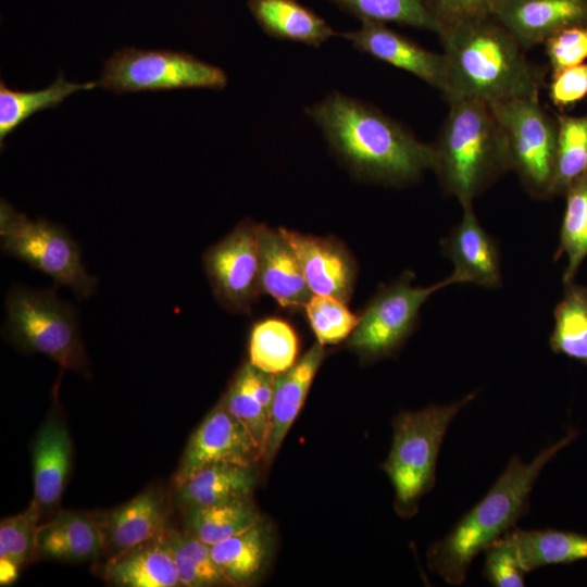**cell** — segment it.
<instances>
[{
	"label": "cell",
	"instance_id": "6da1fadb",
	"mask_svg": "<svg viewBox=\"0 0 587 587\" xmlns=\"http://www.w3.org/2000/svg\"><path fill=\"white\" fill-rule=\"evenodd\" d=\"M305 113L336 157L363 179L405 185L434 167L433 145L355 98L335 91L307 108Z\"/></svg>",
	"mask_w": 587,
	"mask_h": 587
},
{
	"label": "cell",
	"instance_id": "7a4b0ae2",
	"mask_svg": "<svg viewBox=\"0 0 587 587\" xmlns=\"http://www.w3.org/2000/svg\"><path fill=\"white\" fill-rule=\"evenodd\" d=\"M439 37L448 100L463 98L494 104L539 97L538 74L521 45L492 16L446 26Z\"/></svg>",
	"mask_w": 587,
	"mask_h": 587
},
{
	"label": "cell",
	"instance_id": "3957f363",
	"mask_svg": "<svg viewBox=\"0 0 587 587\" xmlns=\"http://www.w3.org/2000/svg\"><path fill=\"white\" fill-rule=\"evenodd\" d=\"M577 434V429H570L529 463L513 455L485 497L445 537L429 547V570L449 585H462L474 558L515 527L516 522L528 512L530 492L540 472Z\"/></svg>",
	"mask_w": 587,
	"mask_h": 587
},
{
	"label": "cell",
	"instance_id": "277c9868",
	"mask_svg": "<svg viewBox=\"0 0 587 587\" xmlns=\"http://www.w3.org/2000/svg\"><path fill=\"white\" fill-rule=\"evenodd\" d=\"M449 111L434 149V167L444 190L472 203L510 168L503 130L488 103L448 100Z\"/></svg>",
	"mask_w": 587,
	"mask_h": 587
},
{
	"label": "cell",
	"instance_id": "5b68a950",
	"mask_svg": "<svg viewBox=\"0 0 587 587\" xmlns=\"http://www.w3.org/2000/svg\"><path fill=\"white\" fill-rule=\"evenodd\" d=\"M477 391L447 404H430L417 411H402L392 422L394 436L389 454L382 465L395 489L398 514L411 516L422 496L436 479L438 454L451 422Z\"/></svg>",
	"mask_w": 587,
	"mask_h": 587
},
{
	"label": "cell",
	"instance_id": "8992f818",
	"mask_svg": "<svg viewBox=\"0 0 587 587\" xmlns=\"http://www.w3.org/2000/svg\"><path fill=\"white\" fill-rule=\"evenodd\" d=\"M5 330L18 348L49 357L64 371L88 374L77 313L51 289L13 286L5 298Z\"/></svg>",
	"mask_w": 587,
	"mask_h": 587
},
{
	"label": "cell",
	"instance_id": "52a82bcc",
	"mask_svg": "<svg viewBox=\"0 0 587 587\" xmlns=\"http://www.w3.org/2000/svg\"><path fill=\"white\" fill-rule=\"evenodd\" d=\"M0 237L3 253L49 276L54 286L68 287L79 299L95 294L98 280L86 271L78 243L63 226L30 220L2 199Z\"/></svg>",
	"mask_w": 587,
	"mask_h": 587
},
{
	"label": "cell",
	"instance_id": "ba28073f",
	"mask_svg": "<svg viewBox=\"0 0 587 587\" xmlns=\"http://www.w3.org/2000/svg\"><path fill=\"white\" fill-rule=\"evenodd\" d=\"M99 85L115 93L210 88L227 85L225 72L195 55L173 50H116L103 64Z\"/></svg>",
	"mask_w": 587,
	"mask_h": 587
},
{
	"label": "cell",
	"instance_id": "9c48e42d",
	"mask_svg": "<svg viewBox=\"0 0 587 587\" xmlns=\"http://www.w3.org/2000/svg\"><path fill=\"white\" fill-rule=\"evenodd\" d=\"M489 105L505 137L510 168L519 175L532 197L550 198L557 123L541 107L539 97L516 98Z\"/></svg>",
	"mask_w": 587,
	"mask_h": 587
},
{
	"label": "cell",
	"instance_id": "30bf717a",
	"mask_svg": "<svg viewBox=\"0 0 587 587\" xmlns=\"http://www.w3.org/2000/svg\"><path fill=\"white\" fill-rule=\"evenodd\" d=\"M412 278L413 274L405 272L382 286L360 316L348 345L362 359L375 361L394 354L414 329L425 301L435 291L459 284L453 274L428 287L412 286Z\"/></svg>",
	"mask_w": 587,
	"mask_h": 587
},
{
	"label": "cell",
	"instance_id": "8fae6325",
	"mask_svg": "<svg viewBox=\"0 0 587 587\" xmlns=\"http://www.w3.org/2000/svg\"><path fill=\"white\" fill-rule=\"evenodd\" d=\"M259 229L243 221L203 255L213 294L229 311H248L261 291Z\"/></svg>",
	"mask_w": 587,
	"mask_h": 587
},
{
	"label": "cell",
	"instance_id": "7c38bea8",
	"mask_svg": "<svg viewBox=\"0 0 587 587\" xmlns=\"http://www.w3.org/2000/svg\"><path fill=\"white\" fill-rule=\"evenodd\" d=\"M262 460L245 426L218 402L190 436L174 475L178 487L198 470L218 463L253 466Z\"/></svg>",
	"mask_w": 587,
	"mask_h": 587
},
{
	"label": "cell",
	"instance_id": "4fadbf2b",
	"mask_svg": "<svg viewBox=\"0 0 587 587\" xmlns=\"http://www.w3.org/2000/svg\"><path fill=\"white\" fill-rule=\"evenodd\" d=\"M361 27L339 34L353 48L419 77L442 93L446 89V62L433 52L384 23L361 21Z\"/></svg>",
	"mask_w": 587,
	"mask_h": 587
},
{
	"label": "cell",
	"instance_id": "5bb4252c",
	"mask_svg": "<svg viewBox=\"0 0 587 587\" xmlns=\"http://www.w3.org/2000/svg\"><path fill=\"white\" fill-rule=\"evenodd\" d=\"M524 49L587 23V0H500L491 15Z\"/></svg>",
	"mask_w": 587,
	"mask_h": 587
},
{
	"label": "cell",
	"instance_id": "9a60e30c",
	"mask_svg": "<svg viewBox=\"0 0 587 587\" xmlns=\"http://www.w3.org/2000/svg\"><path fill=\"white\" fill-rule=\"evenodd\" d=\"M278 230L295 251L312 294L347 302L353 290L355 266L345 248L328 238L284 227Z\"/></svg>",
	"mask_w": 587,
	"mask_h": 587
},
{
	"label": "cell",
	"instance_id": "2e32d148",
	"mask_svg": "<svg viewBox=\"0 0 587 587\" xmlns=\"http://www.w3.org/2000/svg\"><path fill=\"white\" fill-rule=\"evenodd\" d=\"M463 215L441 249L454 264L459 284L472 283L486 288L501 285L500 254L496 240L483 228L472 203L462 204Z\"/></svg>",
	"mask_w": 587,
	"mask_h": 587
},
{
	"label": "cell",
	"instance_id": "e0dca14e",
	"mask_svg": "<svg viewBox=\"0 0 587 587\" xmlns=\"http://www.w3.org/2000/svg\"><path fill=\"white\" fill-rule=\"evenodd\" d=\"M167 515L165 495L155 488L146 489L98 519L104 552L113 558L157 538L167 527Z\"/></svg>",
	"mask_w": 587,
	"mask_h": 587
},
{
	"label": "cell",
	"instance_id": "ac0fdd59",
	"mask_svg": "<svg viewBox=\"0 0 587 587\" xmlns=\"http://www.w3.org/2000/svg\"><path fill=\"white\" fill-rule=\"evenodd\" d=\"M72 464V440L57 414L39 427L33 445L34 501L41 515L54 511L65 489Z\"/></svg>",
	"mask_w": 587,
	"mask_h": 587
},
{
	"label": "cell",
	"instance_id": "d6986e66",
	"mask_svg": "<svg viewBox=\"0 0 587 587\" xmlns=\"http://www.w3.org/2000/svg\"><path fill=\"white\" fill-rule=\"evenodd\" d=\"M325 355L324 346L316 342L289 370L275 376L268 434L262 457L265 465L273 461L300 413Z\"/></svg>",
	"mask_w": 587,
	"mask_h": 587
},
{
	"label": "cell",
	"instance_id": "ffe728a7",
	"mask_svg": "<svg viewBox=\"0 0 587 587\" xmlns=\"http://www.w3.org/2000/svg\"><path fill=\"white\" fill-rule=\"evenodd\" d=\"M104 552V541L97 517L59 511L38 526L36 558L64 562H85Z\"/></svg>",
	"mask_w": 587,
	"mask_h": 587
},
{
	"label": "cell",
	"instance_id": "44dd1931",
	"mask_svg": "<svg viewBox=\"0 0 587 587\" xmlns=\"http://www.w3.org/2000/svg\"><path fill=\"white\" fill-rule=\"evenodd\" d=\"M260 287L280 307H304L313 295L301 264L279 230L260 225Z\"/></svg>",
	"mask_w": 587,
	"mask_h": 587
},
{
	"label": "cell",
	"instance_id": "7402d4cb",
	"mask_svg": "<svg viewBox=\"0 0 587 587\" xmlns=\"http://www.w3.org/2000/svg\"><path fill=\"white\" fill-rule=\"evenodd\" d=\"M107 582L123 587L180 586L173 555L161 535L110 558Z\"/></svg>",
	"mask_w": 587,
	"mask_h": 587
},
{
	"label": "cell",
	"instance_id": "603a6c76",
	"mask_svg": "<svg viewBox=\"0 0 587 587\" xmlns=\"http://www.w3.org/2000/svg\"><path fill=\"white\" fill-rule=\"evenodd\" d=\"M255 486L252 466L218 463L190 475L177 489V501L184 510L249 499Z\"/></svg>",
	"mask_w": 587,
	"mask_h": 587
},
{
	"label": "cell",
	"instance_id": "cb8c5ba5",
	"mask_svg": "<svg viewBox=\"0 0 587 587\" xmlns=\"http://www.w3.org/2000/svg\"><path fill=\"white\" fill-rule=\"evenodd\" d=\"M248 8L268 36L320 47L337 33L297 0H248Z\"/></svg>",
	"mask_w": 587,
	"mask_h": 587
},
{
	"label": "cell",
	"instance_id": "d4e9b609",
	"mask_svg": "<svg viewBox=\"0 0 587 587\" xmlns=\"http://www.w3.org/2000/svg\"><path fill=\"white\" fill-rule=\"evenodd\" d=\"M210 548L213 561L230 585H250L268 564L274 548L273 532L262 521Z\"/></svg>",
	"mask_w": 587,
	"mask_h": 587
},
{
	"label": "cell",
	"instance_id": "484cf974",
	"mask_svg": "<svg viewBox=\"0 0 587 587\" xmlns=\"http://www.w3.org/2000/svg\"><path fill=\"white\" fill-rule=\"evenodd\" d=\"M503 536L515 551L523 570L587 560V536L558 529L511 528Z\"/></svg>",
	"mask_w": 587,
	"mask_h": 587
},
{
	"label": "cell",
	"instance_id": "4316f807",
	"mask_svg": "<svg viewBox=\"0 0 587 587\" xmlns=\"http://www.w3.org/2000/svg\"><path fill=\"white\" fill-rule=\"evenodd\" d=\"M97 82L73 83L67 82L62 74L49 86L39 90L11 89L3 79L0 80V142L14 132L33 114L47 109H53L68 96L80 91L93 89Z\"/></svg>",
	"mask_w": 587,
	"mask_h": 587
},
{
	"label": "cell",
	"instance_id": "83f0119b",
	"mask_svg": "<svg viewBox=\"0 0 587 587\" xmlns=\"http://www.w3.org/2000/svg\"><path fill=\"white\" fill-rule=\"evenodd\" d=\"M554 326L549 346L587 366V286L564 284L562 299L554 311Z\"/></svg>",
	"mask_w": 587,
	"mask_h": 587
},
{
	"label": "cell",
	"instance_id": "f1b7e54d",
	"mask_svg": "<svg viewBox=\"0 0 587 587\" xmlns=\"http://www.w3.org/2000/svg\"><path fill=\"white\" fill-rule=\"evenodd\" d=\"M557 147L550 197L564 195L587 177V114L557 116Z\"/></svg>",
	"mask_w": 587,
	"mask_h": 587
},
{
	"label": "cell",
	"instance_id": "f546056e",
	"mask_svg": "<svg viewBox=\"0 0 587 587\" xmlns=\"http://www.w3.org/2000/svg\"><path fill=\"white\" fill-rule=\"evenodd\" d=\"M170 549L180 582L185 587L229 584L211 555L210 545L187 528L179 532L168 526L161 534Z\"/></svg>",
	"mask_w": 587,
	"mask_h": 587
},
{
	"label": "cell",
	"instance_id": "4dcf8cb0",
	"mask_svg": "<svg viewBox=\"0 0 587 587\" xmlns=\"http://www.w3.org/2000/svg\"><path fill=\"white\" fill-rule=\"evenodd\" d=\"M186 528L208 545H214L262 522L249 499L185 510Z\"/></svg>",
	"mask_w": 587,
	"mask_h": 587
},
{
	"label": "cell",
	"instance_id": "1f68e13d",
	"mask_svg": "<svg viewBox=\"0 0 587 587\" xmlns=\"http://www.w3.org/2000/svg\"><path fill=\"white\" fill-rule=\"evenodd\" d=\"M249 363L271 373L289 370L298 354V337L284 320L272 317L255 323L249 336Z\"/></svg>",
	"mask_w": 587,
	"mask_h": 587
},
{
	"label": "cell",
	"instance_id": "d6a6232c",
	"mask_svg": "<svg viewBox=\"0 0 587 587\" xmlns=\"http://www.w3.org/2000/svg\"><path fill=\"white\" fill-rule=\"evenodd\" d=\"M565 211L560 229L559 248L554 254L567 258L563 283L573 282L576 272L587 257V177L574 183L564 193Z\"/></svg>",
	"mask_w": 587,
	"mask_h": 587
},
{
	"label": "cell",
	"instance_id": "836d02e7",
	"mask_svg": "<svg viewBox=\"0 0 587 587\" xmlns=\"http://www.w3.org/2000/svg\"><path fill=\"white\" fill-rule=\"evenodd\" d=\"M361 21L397 23L440 34L441 25L427 0H334Z\"/></svg>",
	"mask_w": 587,
	"mask_h": 587
},
{
	"label": "cell",
	"instance_id": "e575fe53",
	"mask_svg": "<svg viewBox=\"0 0 587 587\" xmlns=\"http://www.w3.org/2000/svg\"><path fill=\"white\" fill-rule=\"evenodd\" d=\"M309 324L322 346L336 345L351 336L360 316L346 302L332 296L312 295L303 307Z\"/></svg>",
	"mask_w": 587,
	"mask_h": 587
},
{
	"label": "cell",
	"instance_id": "d590c367",
	"mask_svg": "<svg viewBox=\"0 0 587 587\" xmlns=\"http://www.w3.org/2000/svg\"><path fill=\"white\" fill-rule=\"evenodd\" d=\"M40 517V509L32 500L23 512L1 520V559H9L21 567L36 558V535Z\"/></svg>",
	"mask_w": 587,
	"mask_h": 587
},
{
	"label": "cell",
	"instance_id": "8d00e7d4",
	"mask_svg": "<svg viewBox=\"0 0 587 587\" xmlns=\"http://www.w3.org/2000/svg\"><path fill=\"white\" fill-rule=\"evenodd\" d=\"M222 401L229 413L248 430L262 459L268 434L270 415L253 395L242 369L234 377Z\"/></svg>",
	"mask_w": 587,
	"mask_h": 587
},
{
	"label": "cell",
	"instance_id": "74e56055",
	"mask_svg": "<svg viewBox=\"0 0 587 587\" xmlns=\"http://www.w3.org/2000/svg\"><path fill=\"white\" fill-rule=\"evenodd\" d=\"M484 577L496 587H523L526 572L514 549L502 535L485 550Z\"/></svg>",
	"mask_w": 587,
	"mask_h": 587
},
{
	"label": "cell",
	"instance_id": "f35d334b",
	"mask_svg": "<svg viewBox=\"0 0 587 587\" xmlns=\"http://www.w3.org/2000/svg\"><path fill=\"white\" fill-rule=\"evenodd\" d=\"M544 45L552 74L582 64L587 59V23L566 27Z\"/></svg>",
	"mask_w": 587,
	"mask_h": 587
},
{
	"label": "cell",
	"instance_id": "ab89813d",
	"mask_svg": "<svg viewBox=\"0 0 587 587\" xmlns=\"http://www.w3.org/2000/svg\"><path fill=\"white\" fill-rule=\"evenodd\" d=\"M500 0H427L436 20L444 27L492 15ZM441 33V32H440Z\"/></svg>",
	"mask_w": 587,
	"mask_h": 587
},
{
	"label": "cell",
	"instance_id": "60d3db41",
	"mask_svg": "<svg viewBox=\"0 0 587 587\" xmlns=\"http://www.w3.org/2000/svg\"><path fill=\"white\" fill-rule=\"evenodd\" d=\"M587 96V63L552 74L549 97L559 108L575 104Z\"/></svg>",
	"mask_w": 587,
	"mask_h": 587
},
{
	"label": "cell",
	"instance_id": "b9f144b4",
	"mask_svg": "<svg viewBox=\"0 0 587 587\" xmlns=\"http://www.w3.org/2000/svg\"><path fill=\"white\" fill-rule=\"evenodd\" d=\"M18 567L13 561L0 558V583L2 586L15 582L18 575Z\"/></svg>",
	"mask_w": 587,
	"mask_h": 587
}]
</instances>
